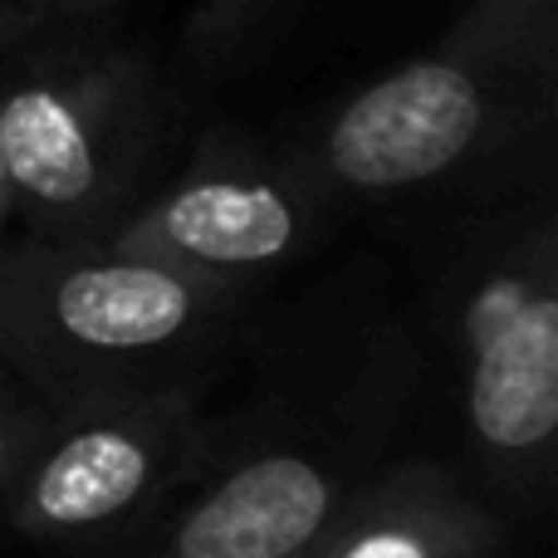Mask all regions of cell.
<instances>
[{
  "instance_id": "1",
  "label": "cell",
  "mask_w": 558,
  "mask_h": 558,
  "mask_svg": "<svg viewBox=\"0 0 558 558\" xmlns=\"http://www.w3.org/2000/svg\"><path fill=\"white\" fill-rule=\"evenodd\" d=\"M554 0H471L441 49L348 94L304 143L299 172L333 211L514 192L505 167L549 123Z\"/></svg>"
},
{
  "instance_id": "2",
  "label": "cell",
  "mask_w": 558,
  "mask_h": 558,
  "mask_svg": "<svg viewBox=\"0 0 558 558\" xmlns=\"http://www.w3.org/2000/svg\"><path fill=\"white\" fill-rule=\"evenodd\" d=\"M432 348L451 377V465L520 524V514L549 505L558 446V216L549 182L475 202L432 289Z\"/></svg>"
},
{
  "instance_id": "3",
  "label": "cell",
  "mask_w": 558,
  "mask_h": 558,
  "mask_svg": "<svg viewBox=\"0 0 558 558\" xmlns=\"http://www.w3.org/2000/svg\"><path fill=\"white\" fill-rule=\"evenodd\" d=\"M245 289L128 241L0 235V363L45 402L211 387L245 333Z\"/></svg>"
},
{
  "instance_id": "4",
  "label": "cell",
  "mask_w": 558,
  "mask_h": 558,
  "mask_svg": "<svg viewBox=\"0 0 558 558\" xmlns=\"http://www.w3.org/2000/svg\"><path fill=\"white\" fill-rule=\"evenodd\" d=\"M422 367L416 333L383 328L333 392L221 416V436L177 490L143 558H299L397 441Z\"/></svg>"
},
{
  "instance_id": "5",
  "label": "cell",
  "mask_w": 558,
  "mask_h": 558,
  "mask_svg": "<svg viewBox=\"0 0 558 558\" xmlns=\"http://www.w3.org/2000/svg\"><path fill=\"white\" fill-rule=\"evenodd\" d=\"M172 94L133 54L29 39L0 69V157L29 235H118L172 172Z\"/></svg>"
},
{
  "instance_id": "6",
  "label": "cell",
  "mask_w": 558,
  "mask_h": 558,
  "mask_svg": "<svg viewBox=\"0 0 558 558\" xmlns=\"http://www.w3.org/2000/svg\"><path fill=\"white\" fill-rule=\"evenodd\" d=\"M216 436L206 387L54 402L10 490L0 544L39 558H143Z\"/></svg>"
},
{
  "instance_id": "7",
  "label": "cell",
  "mask_w": 558,
  "mask_h": 558,
  "mask_svg": "<svg viewBox=\"0 0 558 558\" xmlns=\"http://www.w3.org/2000/svg\"><path fill=\"white\" fill-rule=\"evenodd\" d=\"M333 216L289 147L241 128H206L113 241L255 294L314 255Z\"/></svg>"
},
{
  "instance_id": "8",
  "label": "cell",
  "mask_w": 558,
  "mask_h": 558,
  "mask_svg": "<svg viewBox=\"0 0 558 558\" xmlns=\"http://www.w3.org/2000/svg\"><path fill=\"white\" fill-rule=\"evenodd\" d=\"M510 534L451 456H377L299 558H500Z\"/></svg>"
},
{
  "instance_id": "9",
  "label": "cell",
  "mask_w": 558,
  "mask_h": 558,
  "mask_svg": "<svg viewBox=\"0 0 558 558\" xmlns=\"http://www.w3.org/2000/svg\"><path fill=\"white\" fill-rule=\"evenodd\" d=\"M279 10V0H202L186 25V54L196 64H226L251 45V35Z\"/></svg>"
},
{
  "instance_id": "10",
  "label": "cell",
  "mask_w": 558,
  "mask_h": 558,
  "mask_svg": "<svg viewBox=\"0 0 558 558\" xmlns=\"http://www.w3.org/2000/svg\"><path fill=\"white\" fill-rule=\"evenodd\" d=\"M45 397L35 392L29 383H20L5 363H0V520H5V505H10V490L20 481V465H25L29 446H35L39 426L49 416Z\"/></svg>"
},
{
  "instance_id": "11",
  "label": "cell",
  "mask_w": 558,
  "mask_h": 558,
  "mask_svg": "<svg viewBox=\"0 0 558 558\" xmlns=\"http://www.w3.org/2000/svg\"><path fill=\"white\" fill-rule=\"evenodd\" d=\"M59 0H0V54L54 29Z\"/></svg>"
},
{
  "instance_id": "12",
  "label": "cell",
  "mask_w": 558,
  "mask_h": 558,
  "mask_svg": "<svg viewBox=\"0 0 558 558\" xmlns=\"http://www.w3.org/2000/svg\"><path fill=\"white\" fill-rule=\"evenodd\" d=\"M118 0H59V15H54V29H88L98 15H108Z\"/></svg>"
},
{
  "instance_id": "13",
  "label": "cell",
  "mask_w": 558,
  "mask_h": 558,
  "mask_svg": "<svg viewBox=\"0 0 558 558\" xmlns=\"http://www.w3.org/2000/svg\"><path fill=\"white\" fill-rule=\"evenodd\" d=\"M15 231V206H10V177H5V157H0V235Z\"/></svg>"
}]
</instances>
